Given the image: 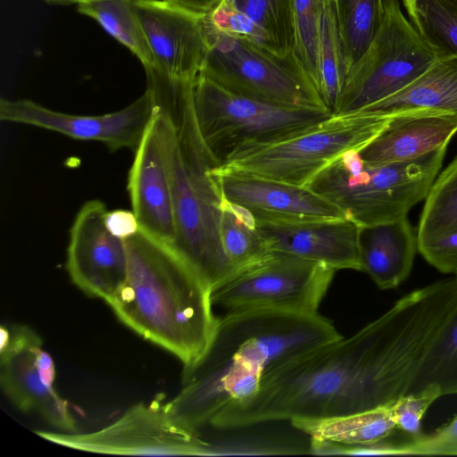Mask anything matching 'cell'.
<instances>
[{
  "label": "cell",
  "instance_id": "1",
  "mask_svg": "<svg viewBox=\"0 0 457 457\" xmlns=\"http://www.w3.org/2000/svg\"><path fill=\"white\" fill-rule=\"evenodd\" d=\"M456 306L442 281L415 289L350 337L272 368L253 395L220 411L210 426L329 419L390 404L409 392Z\"/></svg>",
  "mask_w": 457,
  "mask_h": 457
},
{
  "label": "cell",
  "instance_id": "2",
  "mask_svg": "<svg viewBox=\"0 0 457 457\" xmlns=\"http://www.w3.org/2000/svg\"><path fill=\"white\" fill-rule=\"evenodd\" d=\"M340 337L319 313L227 312L218 318L204 355L183 371L181 390L164 408L181 426L199 433L220 411L253 395L272 368Z\"/></svg>",
  "mask_w": 457,
  "mask_h": 457
},
{
  "label": "cell",
  "instance_id": "3",
  "mask_svg": "<svg viewBox=\"0 0 457 457\" xmlns=\"http://www.w3.org/2000/svg\"><path fill=\"white\" fill-rule=\"evenodd\" d=\"M146 90L161 120L176 228L171 249L212 290L235 273L220 237L222 195L212 173L219 162L200 135L194 80L145 68Z\"/></svg>",
  "mask_w": 457,
  "mask_h": 457
},
{
  "label": "cell",
  "instance_id": "4",
  "mask_svg": "<svg viewBox=\"0 0 457 457\" xmlns=\"http://www.w3.org/2000/svg\"><path fill=\"white\" fill-rule=\"evenodd\" d=\"M124 242L127 276L106 303L127 327L175 355L183 371L192 368L218 321L211 288L170 247L140 229Z\"/></svg>",
  "mask_w": 457,
  "mask_h": 457
},
{
  "label": "cell",
  "instance_id": "5",
  "mask_svg": "<svg viewBox=\"0 0 457 457\" xmlns=\"http://www.w3.org/2000/svg\"><path fill=\"white\" fill-rule=\"evenodd\" d=\"M446 148L399 162L370 163L359 151L345 152L305 187L341 208L361 228L395 220L425 199L442 167Z\"/></svg>",
  "mask_w": 457,
  "mask_h": 457
},
{
  "label": "cell",
  "instance_id": "6",
  "mask_svg": "<svg viewBox=\"0 0 457 457\" xmlns=\"http://www.w3.org/2000/svg\"><path fill=\"white\" fill-rule=\"evenodd\" d=\"M391 118L392 115L370 112L333 114L285 137L240 145L220 165L306 186L345 152L365 147L387 126Z\"/></svg>",
  "mask_w": 457,
  "mask_h": 457
},
{
  "label": "cell",
  "instance_id": "7",
  "mask_svg": "<svg viewBox=\"0 0 457 457\" xmlns=\"http://www.w3.org/2000/svg\"><path fill=\"white\" fill-rule=\"evenodd\" d=\"M204 29L208 52L200 73L243 96L278 105L328 110L294 52L280 54L249 39L225 34L207 15Z\"/></svg>",
  "mask_w": 457,
  "mask_h": 457
},
{
  "label": "cell",
  "instance_id": "8",
  "mask_svg": "<svg viewBox=\"0 0 457 457\" xmlns=\"http://www.w3.org/2000/svg\"><path fill=\"white\" fill-rule=\"evenodd\" d=\"M383 4L379 27L348 71L334 114L361 112L394 96L439 58L403 13L399 0H384Z\"/></svg>",
  "mask_w": 457,
  "mask_h": 457
},
{
  "label": "cell",
  "instance_id": "9",
  "mask_svg": "<svg viewBox=\"0 0 457 457\" xmlns=\"http://www.w3.org/2000/svg\"><path fill=\"white\" fill-rule=\"evenodd\" d=\"M193 107L203 141L219 165L240 145L285 137L333 115L323 108L278 105L243 96L202 73L194 81Z\"/></svg>",
  "mask_w": 457,
  "mask_h": 457
},
{
  "label": "cell",
  "instance_id": "10",
  "mask_svg": "<svg viewBox=\"0 0 457 457\" xmlns=\"http://www.w3.org/2000/svg\"><path fill=\"white\" fill-rule=\"evenodd\" d=\"M336 270L292 254L270 252L212 290L227 312L265 309L318 314Z\"/></svg>",
  "mask_w": 457,
  "mask_h": 457
},
{
  "label": "cell",
  "instance_id": "11",
  "mask_svg": "<svg viewBox=\"0 0 457 457\" xmlns=\"http://www.w3.org/2000/svg\"><path fill=\"white\" fill-rule=\"evenodd\" d=\"M36 433L54 444L105 454L217 455L223 450L181 426L159 401L137 403L113 423L94 432Z\"/></svg>",
  "mask_w": 457,
  "mask_h": 457
},
{
  "label": "cell",
  "instance_id": "12",
  "mask_svg": "<svg viewBox=\"0 0 457 457\" xmlns=\"http://www.w3.org/2000/svg\"><path fill=\"white\" fill-rule=\"evenodd\" d=\"M150 93H145L125 108L101 115L61 112L29 99L0 100V120L54 131L78 140L96 141L112 151L136 152L154 117Z\"/></svg>",
  "mask_w": 457,
  "mask_h": 457
},
{
  "label": "cell",
  "instance_id": "13",
  "mask_svg": "<svg viewBox=\"0 0 457 457\" xmlns=\"http://www.w3.org/2000/svg\"><path fill=\"white\" fill-rule=\"evenodd\" d=\"M108 210L100 200L85 203L70 231L66 267L71 281L85 294L108 302L127 276L124 240L105 223Z\"/></svg>",
  "mask_w": 457,
  "mask_h": 457
},
{
  "label": "cell",
  "instance_id": "14",
  "mask_svg": "<svg viewBox=\"0 0 457 457\" xmlns=\"http://www.w3.org/2000/svg\"><path fill=\"white\" fill-rule=\"evenodd\" d=\"M212 173L222 196L261 222L290 223L346 218L335 204L298 186L218 165Z\"/></svg>",
  "mask_w": 457,
  "mask_h": 457
},
{
  "label": "cell",
  "instance_id": "15",
  "mask_svg": "<svg viewBox=\"0 0 457 457\" xmlns=\"http://www.w3.org/2000/svg\"><path fill=\"white\" fill-rule=\"evenodd\" d=\"M0 382L10 401L21 411H36L53 427L75 432L76 420L69 403L46 385L37 368L42 340L30 328H0Z\"/></svg>",
  "mask_w": 457,
  "mask_h": 457
},
{
  "label": "cell",
  "instance_id": "16",
  "mask_svg": "<svg viewBox=\"0 0 457 457\" xmlns=\"http://www.w3.org/2000/svg\"><path fill=\"white\" fill-rule=\"evenodd\" d=\"M134 6L154 66L170 77L194 80L208 52L205 16L165 0H134Z\"/></svg>",
  "mask_w": 457,
  "mask_h": 457
},
{
  "label": "cell",
  "instance_id": "17",
  "mask_svg": "<svg viewBox=\"0 0 457 457\" xmlns=\"http://www.w3.org/2000/svg\"><path fill=\"white\" fill-rule=\"evenodd\" d=\"M128 190L140 230L171 247L176 237L172 194L161 120L155 109L135 152Z\"/></svg>",
  "mask_w": 457,
  "mask_h": 457
},
{
  "label": "cell",
  "instance_id": "18",
  "mask_svg": "<svg viewBox=\"0 0 457 457\" xmlns=\"http://www.w3.org/2000/svg\"><path fill=\"white\" fill-rule=\"evenodd\" d=\"M270 252L292 254L336 270L361 271V228L348 218L290 223L256 221Z\"/></svg>",
  "mask_w": 457,
  "mask_h": 457
},
{
  "label": "cell",
  "instance_id": "19",
  "mask_svg": "<svg viewBox=\"0 0 457 457\" xmlns=\"http://www.w3.org/2000/svg\"><path fill=\"white\" fill-rule=\"evenodd\" d=\"M457 133V115L428 111L392 115L387 126L359 151L370 163L407 162L447 146Z\"/></svg>",
  "mask_w": 457,
  "mask_h": 457
},
{
  "label": "cell",
  "instance_id": "20",
  "mask_svg": "<svg viewBox=\"0 0 457 457\" xmlns=\"http://www.w3.org/2000/svg\"><path fill=\"white\" fill-rule=\"evenodd\" d=\"M418 251V234L406 217L361 228V271L378 288H395L409 276Z\"/></svg>",
  "mask_w": 457,
  "mask_h": 457
},
{
  "label": "cell",
  "instance_id": "21",
  "mask_svg": "<svg viewBox=\"0 0 457 457\" xmlns=\"http://www.w3.org/2000/svg\"><path fill=\"white\" fill-rule=\"evenodd\" d=\"M417 111L457 115V56L439 57L403 90L361 112L395 115Z\"/></svg>",
  "mask_w": 457,
  "mask_h": 457
},
{
  "label": "cell",
  "instance_id": "22",
  "mask_svg": "<svg viewBox=\"0 0 457 457\" xmlns=\"http://www.w3.org/2000/svg\"><path fill=\"white\" fill-rule=\"evenodd\" d=\"M77 10L130 50L144 68L155 65L134 0H87L78 4Z\"/></svg>",
  "mask_w": 457,
  "mask_h": 457
},
{
  "label": "cell",
  "instance_id": "23",
  "mask_svg": "<svg viewBox=\"0 0 457 457\" xmlns=\"http://www.w3.org/2000/svg\"><path fill=\"white\" fill-rule=\"evenodd\" d=\"M338 24L345 77L374 37L384 0H332Z\"/></svg>",
  "mask_w": 457,
  "mask_h": 457
},
{
  "label": "cell",
  "instance_id": "24",
  "mask_svg": "<svg viewBox=\"0 0 457 457\" xmlns=\"http://www.w3.org/2000/svg\"><path fill=\"white\" fill-rule=\"evenodd\" d=\"M220 237L224 253L235 272L270 252L257 228L254 218L246 210L227 201L223 196Z\"/></svg>",
  "mask_w": 457,
  "mask_h": 457
},
{
  "label": "cell",
  "instance_id": "25",
  "mask_svg": "<svg viewBox=\"0 0 457 457\" xmlns=\"http://www.w3.org/2000/svg\"><path fill=\"white\" fill-rule=\"evenodd\" d=\"M407 17L439 57L457 56V0H401Z\"/></svg>",
  "mask_w": 457,
  "mask_h": 457
},
{
  "label": "cell",
  "instance_id": "26",
  "mask_svg": "<svg viewBox=\"0 0 457 457\" xmlns=\"http://www.w3.org/2000/svg\"><path fill=\"white\" fill-rule=\"evenodd\" d=\"M320 95L335 113L345 79L338 24L332 0H323L318 37Z\"/></svg>",
  "mask_w": 457,
  "mask_h": 457
},
{
  "label": "cell",
  "instance_id": "27",
  "mask_svg": "<svg viewBox=\"0 0 457 457\" xmlns=\"http://www.w3.org/2000/svg\"><path fill=\"white\" fill-rule=\"evenodd\" d=\"M436 386L442 396L457 395V307L427 354L409 390Z\"/></svg>",
  "mask_w": 457,
  "mask_h": 457
},
{
  "label": "cell",
  "instance_id": "28",
  "mask_svg": "<svg viewBox=\"0 0 457 457\" xmlns=\"http://www.w3.org/2000/svg\"><path fill=\"white\" fill-rule=\"evenodd\" d=\"M457 229V156L439 174L425 198L418 241Z\"/></svg>",
  "mask_w": 457,
  "mask_h": 457
},
{
  "label": "cell",
  "instance_id": "29",
  "mask_svg": "<svg viewBox=\"0 0 457 457\" xmlns=\"http://www.w3.org/2000/svg\"><path fill=\"white\" fill-rule=\"evenodd\" d=\"M270 37L282 54L294 52L293 0H229Z\"/></svg>",
  "mask_w": 457,
  "mask_h": 457
},
{
  "label": "cell",
  "instance_id": "30",
  "mask_svg": "<svg viewBox=\"0 0 457 457\" xmlns=\"http://www.w3.org/2000/svg\"><path fill=\"white\" fill-rule=\"evenodd\" d=\"M322 2L323 0H293L294 53L319 94L318 37Z\"/></svg>",
  "mask_w": 457,
  "mask_h": 457
},
{
  "label": "cell",
  "instance_id": "31",
  "mask_svg": "<svg viewBox=\"0 0 457 457\" xmlns=\"http://www.w3.org/2000/svg\"><path fill=\"white\" fill-rule=\"evenodd\" d=\"M388 455H457V412L430 433L390 442Z\"/></svg>",
  "mask_w": 457,
  "mask_h": 457
},
{
  "label": "cell",
  "instance_id": "32",
  "mask_svg": "<svg viewBox=\"0 0 457 457\" xmlns=\"http://www.w3.org/2000/svg\"><path fill=\"white\" fill-rule=\"evenodd\" d=\"M211 23L220 31L253 41L269 50L278 53L268 33L251 18L239 11L229 0H222L207 15Z\"/></svg>",
  "mask_w": 457,
  "mask_h": 457
},
{
  "label": "cell",
  "instance_id": "33",
  "mask_svg": "<svg viewBox=\"0 0 457 457\" xmlns=\"http://www.w3.org/2000/svg\"><path fill=\"white\" fill-rule=\"evenodd\" d=\"M440 397H442L440 390L434 386H427L399 397L393 403L397 429L409 437L420 435L424 415L432 403Z\"/></svg>",
  "mask_w": 457,
  "mask_h": 457
},
{
  "label": "cell",
  "instance_id": "34",
  "mask_svg": "<svg viewBox=\"0 0 457 457\" xmlns=\"http://www.w3.org/2000/svg\"><path fill=\"white\" fill-rule=\"evenodd\" d=\"M418 251L440 272L457 278V229L419 240Z\"/></svg>",
  "mask_w": 457,
  "mask_h": 457
},
{
  "label": "cell",
  "instance_id": "35",
  "mask_svg": "<svg viewBox=\"0 0 457 457\" xmlns=\"http://www.w3.org/2000/svg\"><path fill=\"white\" fill-rule=\"evenodd\" d=\"M105 223L109 231L115 237L125 240L139 231V224L133 211H108Z\"/></svg>",
  "mask_w": 457,
  "mask_h": 457
},
{
  "label": "cell",
  "instance_id": "36",
  "mask_svg": "<svg viewBox=\"0 0 457 457\" xmlns=\"http://www.w3.org/2000/svg\"><path fill=\"white\" fill-rule=\"evenodd\" d=\"M195 13L210 14L222 0H165Z\"/></svg>",
  "mask_w": 457,
  "mask_h": 457
},
{
  "label": "cell",
  "instance_id": "37",
  "mask_svg": "<svg viewBox=\"0 0 457 457\" xmlns=\"http://www.w3.org/2000/svg\"><path fill=\"white\" fill-rule=\"evenodd\" d=\"M37 368L46 386L53 387L55 378V367L52 357L41 349L37 355Z\"/></svg>",
  "mask_w": 457,
  "mask_h": 457
},
{
  "label": "cell",
  "instance_id": "38",
  "mask_svg": "<svg viewBox=\"0 0 457 457\" xmlns=\"http://www.w3.org/2000/svg\"><path fill=\"white\" fill-rule=\"evenodd\" d=\"M45 1L50 4L69 5V4H78L87 1V0H45Z\"/></svg>",
  "mask_w": 457,
  "mask_h": 457
}]
</instances>
